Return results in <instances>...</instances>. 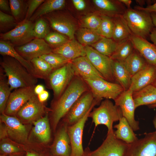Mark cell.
Segmentation results:
<instances>
[{
	"mask_svg": "<svg viewBox=\"0 0 156 156\" xmlns=\"http://www.w3.org/2000/svg\"><path fill=\"white\" fill-rule=\"evenodd\" d=\"M90 90L84 80L76 75L62 93L53 101L51 112L52 128L55 132L60 119L64 117L78 99Z\"/></svg>",
	"mask_w": 156,
	"mask_h": 156,
	"instance_id": "cell-1",
	"label": "cell"
},
{
	"mask_svg": "<svg viewBox=\"0 0 156 156\" xmlns=\"http://www.w3.org/2000/svg\"><path fill=\"white\" fill-rule=\"evenodd\" d=\"M0 65L12 90L36 86L38 79L14 58L3 56Z\"/></svg>",
	"mask_w": 156,
	"mask_h": 156,
	"instance_id": "cell-2",
	"label": "cell"
},
{
	"mask_svg": "<svg viewBox=\"0 0 156 156\" xmlns=\"http://www.w3.org/2000/svg\"><path fill=\"white\" fill-rule=\"evenodd\" d=\"M122 117L120 107L108 99L102 101L98 107L94 108L89 116L92 118L96 127L100 125L106 126L108 129L107 133L114 131V122L119 121Z\"/></svg>",
	"mask_w": 156,
	"mask_h": 156,
	"instance_id": "cell-3",
	"label": "cell"
},
{
	"mask_svg": "<svg viewBox=\"0 0 156 156\" xmlns=\"http://www.w3.org/2000/svg\"><path fill=\"white\" fill-rule=\"evenodd\" d=\"M123 16L133 34L145 39L149 36L154 26L150 13L130 8Z\"/></svg>",
	"mask_w": 156,
	"mask_h": 156,
	"instance_id": "cell-4",
	"label": "cell"
},
{
	"mask_svg": "<svg viewBox=\"0 0 156 156\" xmlns=\"http://www.w3.org/2000/svg\"><path fill=\"white\" fill-rule=\"evenodd\" d=\"M128 144L117 138L114 131L107 133L106 137L96 149L84 150L82 156H124Z\"/></svg>",
	"mask_w": 156,
	"mask_h": 156,
	"instance_id": "cell-5",
	"label": "cell"
},
{
	"mask_svg": "<svg viewBox=\"0 0 156 156\" xmlns=\"http://www.w3.org/2000/svg\"><path fill=\"white\" fill-rule=\"evenodd\" d=\"M34 24L24 18L9 31L1 34L0 40L8 42L14 47L24 45L35 38L33 32Z\"/></svg>",
	"mask_w": 156,
	"mask_h": 156,
	"instance_id": "cell-6",
	"label": "cell"
},
{
	"mask_svg": "<svg viewBox=\"0 0 156 156\" xmlns=\"http://www.w3.org/2000/svg\"><path fill=\"white\" fill-rule=\"evenodd\" d=\"M83 80L94 99L101 101L103 98L114 100L125 90L116 83L109 82L102 78Z\"/></svg>",
	"mask_w": 156,
	"mask_h": 156,
	"instance_id": "cell-7",
	"label": "cell"
},
{
	"mask_svg": "<svg viewBox=\"0 0 156 156\" xmlns=\"http://www.w3.org/2000/svg\"><path fill=\"white\" fill-rule=\"evenodd\" d=\"M75 75L71 61L53 71L48 81L53 90L54 99L61 95Z\"/></svg>",
	"mask_w": 156,
	"mask_h": 156,
	"instance_id": "cell-8",
	"label": "cell"
},
{
	"mask_svg": "<svg viewBox=\"0 0 156 156\" xmlns=\"http://www.w3.org/2000/svg\"><path fill=\"white\" fill-rule=\"evenodd\" d=\"M50 111L39 100L35 94L18 112L16 116L24 124L32 123L44 116Z\"/></svg>",
	"mask_w": 156,
	"mask_h": 156,
	"instance_id": "cell-9",
	"label": "cell"
},
{
	"mask_svg": "<svg viewBox=\"0 0 156 156\" xmlns=\"http://www.w3.org/2000/svg\"><path fill=\"white\" fill-rule=\"evenodd\" d=\"M0 120L5 125L8 138L14 142L25 146L29 143V130L16 116L1 114Z\"/></svg>",
	"mask_w": 156,
	"mask_h": 156,
	"instance_id": "cell-10",
	"label": "cell"
},
{
	"mask_svg": "<svg viewBox=\"0 0 156 156\" xmlns=\"http://www.w3.org/2000/svg\"><path fill=\"white\" fill-rule=\"evenodd\" d=\"M100 103L99 101L96 100L82 118L75 124L68 126L67 132L70 140L71 149L70 156H82L84 151L82 145V137L85 124L94 107Z\"/></svg>",
	"mask_w": 156,
	"mask_h": 156,
	"instance_id": "cell-11",
	"label": "cell"
},
{
	"mask_svg": "<svg viewBox=\"0 0 156 156\" xmlns=\"http://www.w3.org/2000/svg\"><path fill=\"white\" fill-rule=\"evenodd\" d=\"M128 144L124 156H156V131Z\"/></svg>",
	"mask_w": 156,
	"mask_h": 156,
	"instance_id": "cell-12",
	"label": "cell"
},
{
	"mask_svg": "<svg viewBox=\"0 0 156 156\" xmlns=\"http://www.w3.org/2000/svg\"><path fill=\"white\" fill-rule=\"evenodd\" d=\"M90 90L83 94L76 101L64 117V121L68 125H73L86 115L96 100Z\"/></svg>",
	"mask_w": 156,
	"mask_h": 156,
	"instance_id": "cell-13",
	"label": "cell"
},
{
	"mask_svg": "<svg viewBox=\"0 0 156 156\" xmlns=\"http://www.w3.org/2000/svg\"><path fill=\"white\" fill-rule=\"evenodd\" d=\"M86 56L105 79L112 82L115 81L112 72L113 60L110 57L103 55L89 46H85Z\"/></svg>",
	"mask_w": 156,
	"mask_h": 156,
	"instance_id": "cell-14",
	"label": "cell"
},
{
	"mask_svg": "<svg viewBox=\"0 0 156 156\" xmlns=\"http://www.w3.org/2000/svg\"><path fill=\"white\" fill-rule=\"evenodd\" d=\"M35 86L16 89L12 92L4 113L8 116H16L23 105L36 94L34 92Z\"/></svg>",
	"mask_w": 156,
	"mask_h": 156,
	"instance_id": "cell-15",
	"label": "cell"
},
{
	"mask_svg": "<svg viewBox=\"0 0 156 156\" xmlns=\"http://www.w3.org/2000/svg\"><path fill=\"white\" fill-rule=\"evenodd\" d=\"M133 92L129 89L124 91L115 100V104L119 107L123 116L125 118L134 131L139 129V121L135 120L134 113L136 108L133 97Z\"/></svg>",
	"mask_w": 156,
	"mask_h": 156,
	"instance_id": "cell-16",
	"label": "cell"
},
{
	"mask_svg": "<svg viewBox=\"0 0 156 156\" xmlns=\"http://www.w3.org/2000/svg\"><path fill=\"white\" fill-rule=\"evenodd\" d=\"M14 48L25 59L29 62L52 52L53 49L44 39L36 38L24 45Z\"/></svg>",
	"mask_w": 156,
	"mask_h": 156,
	"instance_id": "cell-17",
	"label": "cell"
},
{
	"mask_svg": "<svg viewBox=\"0 0 156 156\" xmlns=\"http://www.w3.org/2000/svg\"><path fill=\"white\" fill-rule=\"evenodd\" d=\"M68 124L64 121L56 132L53 144L49 151L53 156H70L71 146L67 132Z\"/></svg>",
	"mask_w": 156,
	"mask_h": 156,
	"instance_id": "cell-18",
	"label": "cell"
},
{
	"mask_svg": "<svg viewBox=\"0 0 156 156\" xmlns=\"http://www.w3.org/2000/svg\"><path fill=\"white\" fill-rule=\"evenodd\" d=\"M156 79V67L148 64L131 77L129 89L133 92L152 84Z\"/></svg>",
	"mask_w": 156,
	"mask_h": 156,
	"instance_id": "cell-19",
	"label": "cell"
},
{
	"mask_svg": "<svg viewBox=\"0 0 156 156\" xmlns=\"http://www.w3.org/2000/svg\"><path fill=\"white\" fill-rule=\"evenodd\" d=\"M71 63L75 75L83 79H104L86 56L71 60Z\"/></svg>",
	"mask_w": 156,
	"mask_h": 156,
	"instance_id": "cell-20",
	"label": "cell"
},
{
	"mask_svg": "<svg viewBox=\"0 0 156 156\" xmlns=\"http://www.w3.org/2000/svg\"><path fill=\"white\" fill-rule=\"evenodd\" d=\"M49 22L51 27L57 32L67 36L69 40L74 39V25L64 15L51 13L44 16Z\"/></svg>",
	"mask_w": 156,
	"mask_h": 156,
	"instance_id": "cell-21",
	"label": "cell"
},
{
	"mask_svg": "<svg viewBox=\"0 0 156 156\" xmlns=\"http://www.w3.org/2000/svg\"><path fill=\"white\" fill-rule=\"evenodd\" d=\"M130 39L135 49L140 53L147 63L156 67V46L146 39L133 34Z\"/></svg>",
	"mask_w": 156,
	"mask_h": 156,
	"instance_id": "cell-22",
	"label": "cell"
},
{
	"mask_svg": "<svg viewBox=\"0 0 156 156\" xmlns=\"http://www.w3.org/2000/svg\"><path fill=\"white\" fill-rule=\"evenodd\" d=\"M52 52L71 60L86 56L85 47L75 39L69 40L62 45L53 49Z\"/></svg>",
	"mask_w": 156,
	"mask_h": 156,
	"instance_id": "cell-23",
	"label": "cell"
},
{
	"mask_svg": "<svg viewBox=\"0 0 156 156\" xmlns=\"http://www.w3.org/2000/svg\"><path fill=\"white\" fill-rule=\"evenodd\" d=\"M48 113L33 123L34 126L32 131V135L37 142L40 143L41 145L45 146L51 139Z\"/></svg>",
	"mask_w": 156,
	"mask_h": 156,
	"instance_id": "cell-24",
	"label": "cell"
},
{
	"mask_svg": "<svg viewBox=\"0 0 156 156\" xmlns=\"http://www.w3.org/2000/svg\"><path fill=\"white\" fill-rule=\"evenodd\" d=\"M133 97L136 108L142 105H150L156 103V87L148 85L133 92Z\"/></svg>",
	"mask_w": 156,
	"mask_h": 156,
	"instance_id": "cell-25",
	"label": "cell"
},
{
	"mask_svg": "<svg viewBox=\"0 0 156 156\" xmlns=\"http://www.w3.org/2000/svg\"><path fill=\"white\" fill-rule=\"evenodd\" d=\"M112 69L115 81L124 90H128L130 86L132 77L125 66L123 62L113 60Z\"/></svg>",
	"mask_w": 156,
	"mask_h": 156,
	"instance_id": "cell-26",
	"label": "cell"
},
{
	"mask_svg": "<svg viewBox=\"0 0 156 156\" xmlns=\"http://www.w3.org/2000/svg\"><path fill=\"white\" fill-rule=\"evenodd\" d=\"M114 27L112 38L119 44L130 38L133 34L123 15L114 18Z\"/></svg>",
	"mask_w": 156,
	"mask_h": 156,
	"instance_id": "cell-27",
	"label": "cell"
},
{
	"mask_svg": "<svg viewBox=\"0 0 156 156\" xmlns=\"http://www.w3.org/2000/svg\"><path fill=\"white\" fill-rule=\"evenodd\" d=\"M0 54L3 56H8L14 58L25 67L30 73L37 78L31 63L25 59L20 55L15 50L14 46L10 42L0 40Z\"/></svg>",
	"mask_w": 156,
	"mask_h": 156,
	"instance_id": "cell-28",
	"label": "cell"
},
{
	"mask_svg": "<svg viewBox=\"0 0 156 156\" xmlns=\"http://www.w3.org/2000/svg\"><path fill=\"white\" fill-rule=\"evenodd\" d=\"M114 128L116 129L114 131L116 138L128 144L132 143L138 139L128 121L124 117L120 118L119 123L115 125Z\"/></svg>",
	"mask_w": 156,
	"mask_h": 156,
	"instance_id": "cell-29",
	"label": "cell"
},
{
	"mask_svg": "<svg viewBox=\"0 0 156 156\" xmlns=\"http://www.w3.org/2000/svg\"><path fill=\"white\" fill-rule=\"evenodd\" d=\"M95 5L101 11L110 14L114 18L123 15L127 9L125 6L119 1L93 0Z\"/></svg>",
	"mask_w": 156,
	"mask_h": 156,
	"instance_id": "cell-30",
	"label": "cell"
},
{
	"mask_svg": "<svg viewBox=\"0 0 156 156\" xmlns=\"http://www.w3.org/2000/svg\"><path fill=\"white\" fill-rule=\"evenodd\" d=\"M66 4L64 0H47L37 9L29 20L33 21L56 10L61 9Z\"/></svg>",
	"mask_w": 156,
	"mask_h": 156,
	"instance_id": "cell-31",
	"label": "cell"
},
{
	"mask_svg": "<svg viewBox=\"0 0 156 156\" xmlns=\"http://www.w3.org/2000/svg\"><path fill=\"white\" fill-rule=\"evenodd\" d=\"M123 62L131 77L143 69L148 64L135 49Z\"/></svg>",
	"mask_w": 156,
	"mask_h": 156,
	"instance_id": "cell-32",
	"label": "cell"
},
{
	"mask_svg": "<svg viewBox=\"0 0 156 156\" xmlns=\"http://www.w3.org/2000/svg\"><path fill=\"white\" fill-rule=\"evenodd\" d=\"M12 90L7 78L3 69L0 67V112L1 114L4 113Z\"/></svg>",
	"mask_w": 156,
	"mask_h": 156,
	"instance_id": "cell-33",
	"label": "cell"
},
{
	"mask_svg": "<svg viewBox=\"0 0 156 156\" xmlns=\"http://www.w3.org/2000/svg\"><path fill=\"white\" fill-rule=\"evenodd\" d=\"M118 44L112 38L103 37L91 45L100 53L110 57L115 51Z\"/></svg>",
	"mask_w": 156,
	"mask_h": 156,
	"instance_id": "cell-34",
	"label": "cell"
},
{
	"mask_svg": "<svg viewBox=\"0 0 156 156\" xmlns=\"http://www.w3.org/2000/svg\"><path fill=\"white\" fill-rule=\"evenodd\" d=\"M0 153L5 156L24 153L25 146L6 138L0 140Z\"/></svg>",
	"mask_w": 156,
	"mask_h": 156,
	"instance_id": "cell-35",
	"label": "cell"
},
{
	"mask_svg": "<svg viewBox=\"0 0 156 156\" xmlns=\"http://www.w3.org/2000/svg\"><path fill=\"white\" fill-rule=\"evenodd\" d=\"M30 62L34 68L37 78L48 80L53 70L50 65L40 57L34 58Z\"/></svg>",
	"mask_w": 156,
	"mask_h": 156,
	"instance_id": "cell-36",
	"label": "cell"
},
{
	"mask_svg": "<svg viewBox=\"0 0 156 156\" xmlns=\"http://www.w3.org/2000/svg\"><path fill=\"white\" fill-rule=\"evenodd\" d=\"M77 36L79 42L85 46L91 45L103 37L96 31L84 27L78 30Z\"/></svg>",
	"mask_w": 156,
	"mask_h": 156,
	"instance_id": "cell-37",
	"label": "cell"
},
{
	"mask_svg": "<svg viewBox=\"0 0 156 156\" xmlns=\"http://www.w3.org/2000/svg\"><path fill=\"white\" fill-rule=\"evenodd\" d=\"M135 49L133 44L129 39L118 44L110 57L113 60L124 62Z\"/></svg>",
	"mask_w": 156,
	"mask_h": 156,
	"instance_id": "cell-38",
	"label": "cell"
},
{
	"mask_svg": "<svg viewBox=\"0 0 156 156\" xmlns=\"http://www.w3.org/2000/svg\"><path fill=\"white\" fill-rule=\"evenodd\" d=\"M40 57L46 61L53 70L60 68L71 61L62 55L53 52L44 54Z\"/></svg>",
	"mask_w": 156,
	"mask_h": 156,
	"instance_id": "cell-39",
	"label": "cell"
},
{
	"mask_svg": "<svg viewBox=\"0 0 156 156\" xmlns=\"http://www.w3.org/2000/svg\"><path fill=\"white\" fill-rule=\"evenodd\" d=\"M9 2L12 16L17 22L22 21L26 7L25 1L10 0Z\"/></svg>",
	"mask_w": 156,
	"mask_h": 156,
	"instance_id": "cell-40",
	"label": "cell"
},
{
	"mask_svg": "<svg viewBox=\"0 0 156 156\" xmlns=\"http://www.w3.org/2000/svg\"><path fill=\"white\" fill-rule=\"evenodd\" d=\"M114 27V19L110 17L102 15V19L99 30V33L102 36L112 38Z\"/></svg>",
	"mask_w": 156,
	"mask_h": 156,
	"instance_id": "cell-41",
	"label": "cell"
},
{
	"mask_svg": "<svg viewBox=\"0 0 156 156\" xmlns=\"http://www.w3.org/2000/svg\"><path fill=\"white\" fill-rule=\"evenodd\" d=\"M49 148L48 147L29 144L25 146V156H53Z\"/></svg>",
	"mask_w": 156,
	"mask_h": 156,
	"instance_id": "cell-42",
	"label": "cell"
},
{
	"mask_svg": "<svg viewBox=\"0 0 156 156\" xmlns=\"http://www.w3.org/2000/svg\"><path fill=\"white\" fill-rule=\"evenodd\" d=\"M33 32L35 38H44L49 33V28L47 21L42 18L37 19L34 24Z\"/></svg>",
	"mask_w": 156,
	"mask_h": 156,
	"instance_id": "cell-43",
	"label": "cell"
},
{
	"mask_svg": "<svg viewBox=\"0 0 156 156\" xmlns=\"http://www.w3.org/2000/svg\"><path fill=\"white\" fill-rule=\"evenodd\" d=\"M18 23L12 16L0 11V31L1 32L6 31L7 32V31L8 30L14 28L17 25Z\"/></svg>",
	"mask_w": 156,
	"mask_h": 156,
	"instance_id": "cell-44",
	"label": "cell"
},
{
	"mask_svg": "<svg viewBox=\"0 0 156 156\" xmlns=\"http://www.w3.org/2000/svg\"><path fill=\"white\" fill-rule=\"evenodd\" d=\"M44 39L49 45L55 47V48L66 43L69 40L63 34L56 32L49 33Z\"/></svg>",
	"mask_w": 156,
	"mask_h": 156,
	"instance_id": "cell-45",
	"label": "cell"
},
{
	"mask_svg": "<svg viewBox=\"0 0 156 156\" xmlns=\"http://www.w3.org/2000/svg\"><path fill=\"white\" fill-rule=\"evenodd\" d=\"M101 19L102 16H100L96 15H90L84 18L82 25L83 27L94 30L99 34V30Z\"/></svg>",
	"mask_w": 156,
	"mask_h": 156,
	"instance_id": "cell-46",
	"label": "cell"
},
{
	"mask_svg": "<svg viewBox=\"0 0 156 156\" xmlns=\"http://www.w3.org/2000/svg\"><path fill=\"white\" fill-rule=\"evenodd\" d=\"M45 1L44 0H30L27 3L28 8L25 18L29 20L36 10Z\"/></svg>",
	"mask_w": 156,
	"mask_h": 156,
	"instance_id": "cell-47",
	"label": "cell"
},
{
	"mask_svg": "<svg viewBox=\"0 0 156 156\" xmlns=\"http://www.w3.org/2000/svg\"><path fill=\"white\" fill-rule=\"evenodd\" d=\"M134 8V9L150 14L153 13H156V2L152 5H148L145 8L137 5L135 6Z\"/></svg>",
	"mask_w": 156,
	"mask_h": 156,
	"instance_id": "cell-48",
	"label": "cell"
},
{
	"mask_svg": "<svg viewBox=\"0 0 156 156\" xmlns=\"http://www.w3.org/2000/svg\"><path fill=\"white\" fill-rule=\"evenodd\" d=\"M0 121V140L8 138L7 129L5 125Z\"/></svg>",
	"mask_w": 156,
	"mask_h": 156,
	"instance_id": "cell-49",
	"label": "cell"
},
{
	"mask_svg": "<svg viewBox=\"0 0 156 156\" xmlns=\"http://www.w3.org/2000/svg\"><path fill=\"white\" fill-rule=\"evenodd\" d=\"M0 9L3 12H11L9 1L7 0H0Z\"/></svg>",
	"mask_w": 156,
	"mask_h": 156,
	"instance_id": "cell-50",
	"label": "cell"
},
{
	"mask_svg": "<svg viewBox=\"0 0 156 156\" xmlns=\"http://www.w3.org/2000/svg\"><path fill=\"white\" fill-rule=\"evenodd\" d=\"M72 1L75 8L78 10H82L86 7L85 2L83 0H73Z\"/></svg>",
	"mask_w": 156,
	"mask_h": 156,
	"instance_id": "cell-51",
	"label": "cell"
},
{
	"mask_svg": "<svg viewBox=\"0 0 156 156\" xmlns=\"http://www.w3.org/2000/svg\"><path fill=\"white\" fill-rule=\"evenodd\" d=\"M38 99L41 102L44 103L48 99L49 96V92L46 90H44L41 93L37 95Z\"/></svg>",
	"mask_w": 156,
	"mask_h": 156,
	"instance_id": "cell-52",
	"label": "cell"
},
{
	"mask_svg": "<svg viewBox=\"0 0 156 156\" xmlns=\"http://www.w3.org/2000/svg\"><path fill=\"white\" fill-rule=\"evenodd\" d=\"M149 37L152 42L156 46V27H154L151 31Z\"/></svg>",
	"mask_w": 156,
	"mask_h": 156,
	"instance_id": "cell-53",
	"label": "cell"
},
{
	"mask_svg": "<svg viewBox=\"0 0 156 156\" xmlns=\"http://www.w3.org/2000/svg\"><path fill=\"white\" fill-rule=\"evenodd\" d=\"M44 90V88L41 84L36 85L34 88V92L36 94L38 95Z\"/></svg>",
	"mask_w": 156,
	"mask_h": 156,
	"instance_id": "cell-54",
	"label": "cell"
},
{
	"mask_svg": "<svg viewBox=\"0 0 156 156\" xmlns=\"http://www.w3.org/2000/svg\"><path fill=\"white\" fill-rule=\"evenodd\" d=\"M121 3L127 6V9L130 8L132 1L131 0H118Z\"/></svg>",
	"mask_w": 156,
	"mask_h": 156,
	"instance_id": "cell-55",
	"label": "cell"
},
{
	"mask_svg": "<svg viewBox=\"0 0 156 156\" xmlns=\"http://www.w3.org/2000/svg\"><path fill=\"white\" fill-rule=\"evenodd\" d=\"M153 24L156 27V13H153L150 14Z\"/></svg>",
	"mask_w": 156,
	"mask_h": 156,
	"instance_id": "cell-56",
	"label": "cell"
},
{
	"mask_svg": "<svg viewBox=\"0 0 156 156\" xmlns=\"http://www.w3.org/2000/svg\"><path fill=\"white\" fill-rule=\"evenodd\" d=\"M153 123L156 131V114L153 120Z\"/></svg>",
	"mask_w": 156,
	"mask_h": 156,
	"instance_id": "cell-57",
	"label": "cell"
},
{
	"mask_svg": "<svg viewBox=\"0 0 156 156\" xmlns=\"http://www.w3.org/2000/svg\"><path fill=\"white\" fill-rule=\"evenodd\" d=\"M25 153L15 154V155H7V156H25Z\"/></svg>",
	"mask_w": 156,
	"mask_h": 156,
	"instance_id": "cell-58",
	"label": "cell"
},
{
	"mask_svg": "<svg viewBox=\"0 0 156 156\" xmlns=\"http://www.w3.org/2000/svg\"><path fill=\"white\" fill-rule=\"evenodd\" d=\"M148 106L150 108H155L156 107V103L153 104L149 105Z\"/></svg>",
	"mask_w": 156,
	"mask_h": 156,
	"instance_id": "cell-59",
	"label": "cell"
},
{
	"mask_svg": "<svg viewBox=\"0 0 156 156\" xmlns=\"http://www.w3.org/2000/svg\"><path fill=\"white\" fill-rule=\"evenodd\" d=\"M152 84L156 87V79Z\"/></svg>",
	"mask_w": 156,
	"mask_h": 156,
	"instance_id": "cell-60",
	"label": "cell"
},
{
	"mask_svg": "<svg viewBox=\"0 0 156 156\" xmlns=\"http://www.w3.org/2000/svg\"><path fill=\"white\" fill-rule=\"evenodd\" d=\"M0 156H5V155H0Z\"/></svg>",
	"mask_w": 156,
	"mask_h": 156,
	"instance_id": "cell-61",
	"label": "cell"
}]
</instances>
